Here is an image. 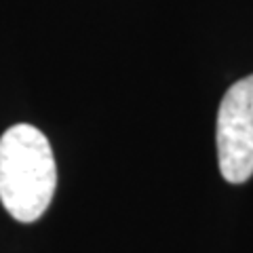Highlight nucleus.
Listing matches in <instances>:
<instances>
[{
	"instance_id": "nucleus-2",
	"label": "nucleus",
	"mask_w": 253,
	"mask_h": 253,
	"mask_svg": "<svg viewBox=\"0 0 253 253\" xmlns=\"http://www.w3.org/2000/svg\"><path fill=\"white\" fill-rule=\"evenodd\" d=\"M215 141L221 177L245 184L253 175V74L226 91L217 110Z\"/></svg>"
},
{
	"instance_id": "nucleus-1",
	"label": "nucleus",
	"mask_w": 253,
	"mask_h": 253,
	"mask_svg": "<svg viewBox=\"0 0 253 253\" xmlns=\"http://www.w3.org/2000/svg\"><path fill=\"white\" fill-rule=\"evenodd\" d=\"M57 169L49 139L32 125H13L0 137V203L6 213L32 224L53 201Z\"/></svg>"
}]
</instances>
